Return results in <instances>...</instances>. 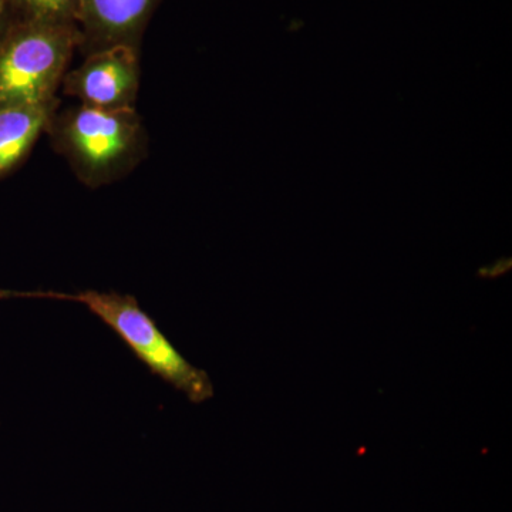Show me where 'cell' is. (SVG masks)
<instances>
[{"label": "cell", "mask_w": 512, "mask_h": 512, "mask_svg": "<svg viewBox=\"0 0 512 512\" xmlns=\"http://www.w3.org/2000/svg\"><path fill=\"white\" fill-rule=\"evenodd\" d=\"M0 298H35L82 303L130 348L153 375L185 394L192 403L207 402L214 396V386L204 370L191 365L165 338L151 316L131 295L117 292L57 291L2 292Z\"/></svg>", "instance_id": "7a4b0ae2"}, {"label": "cell", "mask_w": 512, "mask_h": 512, "mask_svg": "<svg viewBox=\"0 0 512 512\" xmlns=\"http://www.w3.org/2000/svg\"><path fill=\"white\" fill-rule=\"evenodd\" d=\"M57 107L59 100L0 110V177L29 156Z\"/></svg>", "instance_id": "8992f818"}, {"label": "cell", "mask_w": 512, "mask_h": 512, "mask_svg": "<svg viewBox=\"0 0 512 512\" xmlns=\"http://www.w3.org/2000/svg\"><path fill=\"white\" fill-rule=\"evenodd\" d=\"M79 46V25L16 19L0 40V110L59 100Z\"/></svg>", "instance_id": "3957f363"}, {"label": "cell", "mask_w": 512, "mask_h": 512, "mask_svg": "<svg viewBox=\"0 0 512 512\" xmlns=\"http://www.w3.org/2000/svg\"><path fill=\"white\" fill-rule=\"evenodd\" d=\"M45 133L80 183L90 188L116 183L147 156V131L137 110L57 107Z\"/></svg>", "instance_id": "6da1fadb"}, {"label": "cell", "mask_w": 512, "mask_h": 512, "mask_svg": "<svg viewBox=\"0 0 512 512\" xmlns=\"http://www.w3.org/2000/svg\"><path fill=\"white\" fill-rule=\"evenodd\" d=\"M161 0H82L80 46L84 56L114 46L140 49L141 39Z\"/></svg>", "instance_id": "5b68a950"}, {"label": "cell", "mask_w": 512, "mask_h": 512, "mask_svg": "<svg viewBox=\"0 0 512 512\" xmlns=\"http://www.w3.org/2000/svg\"><path fill=\"white\" fill-rule=\"evenodd\" d=\"M16 19L18 18H16L9 0H0V40L5 37Z\"/></svg>", "instance_id": "ba28073f"}, {"label": "cell", "mask_w": 512, "mask_h": 512, "mask_svg": "<svg viewBox=\"0 0 512 512\" xmlns=\"http://www.w3.org/2000/svg\"><path fill=\"white\" fill-rule=\"evenodd\" d=\"M140 49L114 46L87 55L64 74L66 96L100 110H136L140 90Z\"/></svg>", "instance_id": "277c9868"}, {"label": "cell", "mask_w": 512, "mask_h": 512, "mask_svg": "<svg viewBox=\"0 0 512 512\" xmlns=\"http://www.w3.org/2000/svg\"><path fill=\"white\" fill-rule=\"evenodd\" d=\"M16 18L46 23H79L82 0H9Z\"/></svg>", "instance_id": "52a82bcc"}]
</instances>
